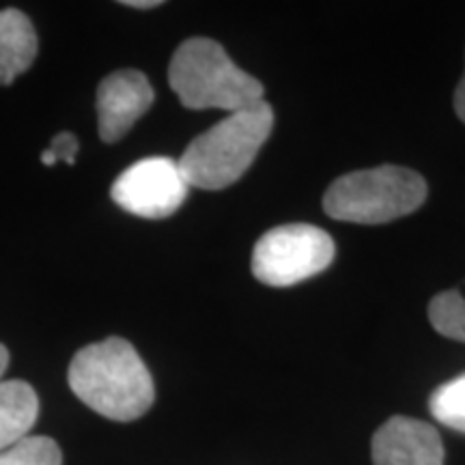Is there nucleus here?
<instances>
[{"instance_id":"obj_1","label":"nucleus","mask_w":465,"mask_h":465,"mask_svg":"<svg viewBox=\"0 0 465 465\" xmlns=\"http://www.w3.org/2000/svg\"><path fill=\"white\" fill-rule=\"evenodd\" d=\"M75 397L116 422L144 416L155 401L153 380L132 342L110 336L80 349L67 373Z\"/></svg>"},{"instance_id":"obj_2","label":"nucleus","mask_w":465,"mask_h":465,"mask_svg":"<svg viewBox=\"0 0 465 465\" xmlns=\"http://www.w3.org/2000/svg\"><path fill=\"white\" fill-rule=\"evenodd\" d=\"M274 127V110L265 100L224 116L188 144L179 168L188 185L223 190L235 183L259 155Z\"/></svg>"},{"instance_id":"obj_3","label":"nucleus","mask_w":465,"mask_h":465,"mask_svg":"<svg viewBox=\"0 0 465 465\" xmlns=\"http://www.w3.org/2000/svg\"><path fill=\"white\" fill-rule=\"evenodd\" d=\"M168 84L190 110L220 108L226 113L263 102V84L235 65L213 39L194 37L174 50Z\"/></svg>"},{"instance_id":"obj_4","label":"nucleus","mask_w":465,"mask_h":465,"mask_svg":"<svg viewBox=\"0 0 465 465\" xmlns=\"http://www.w3.org/2000/svg\"><path fill=\"white\" fill-rule=\"evenodd\" d=\"M427 199V182L403 166L349 173L325 192L323 209L334 220L383 224L416 212Z\"/></svg>"},{"instance_id":"obj_5","label":"nucleus","mask_w":465,"mask_h":465,"mask_svg":"<svg viewBox=\"0 0 465 465\" xmlns=\"http://www.w3.org/2000/svg\"><path fill=\"white\" fill-rule=\"evenodd\" d=\"M334 259V242L312 224L267 231L252 252V274L267 287H291L319 274Z\"/></svg>"},{"instance_id":"obj_6","label":"nucleus","mask_w":465,"mask_h":465,"mask_svg":"<svg viewBox=\"0 0 465 465\" xmlns=\"http://www.w3.org/2000/svg\"><path fill=\"white\" fill-rule=\"evenodd\" d=\"M188 182L179 162L144 158L114 179L110 196L121 209L138 218H168L188 199Z\"/></svg>"},{"instance_id":"obj_7","label":"nucleus","mask_w":465,"mask_h":465,"mask_svg":"<svg viewBox=\"0 0 465 465\" xmlns=\"http://www.w3.org/2000/svg\"><path fill=\"white\" fill-rule=\"evenodd\" d=\"M153 102V86L143 72L119 69L106 75L97 86V125L102 141H121Z\"/></svg>"},{"instance_id":"obj_8","label":"nucleus","mask_w":465,"mask_h":465,"mask_svg":"<svg viewBox=\"0 0 465 465\" xmlns=\"http://www.w3.org/2000/svg\"><path fill=\"white\" fill-rule=\"evenodd\" d=\"M373 465H444L438 429L416 418L394 416L373 435Z\"/></svg>"},{"instance_id":"obj_9","label":"nucleus","mask_w":465,"mask_h":465,"mask_svg":"<svg viewBox=\"0 0 465 465\" xmlns=\"http://www.w3.org/2000/svg\"><path fill=\"white\" fill-rule=\"evenodd\" d=\"M37 33L20 9L0 11V86L31 69L37 56Z\"/></svg>"},{"instance_id":"obj_10","label":"nucleus","mask_w":465,"mask_h":465,"mask_svg":"<svg viewBox=\"0 0 465 465\" xmlns=\"http://www.w3.org/2000/svg\"><path fill=\"white\" fill-rule=\"evenodd\" d=\"M39 414V399L26 381H0V450L28 438Z\"/></svg>"},{"instance_id":"obj_11","label":"nucleus","mask_w":465,"mask_h":465,"mask_svg":"<svg viewBox=\"0 0 465 465\" xmlns=\"http://www.w3.org/2000/svg\"><path fill=\"white\" fill-rule=\"evenodd\" d=\"M429 319L440 334L465 342V295L459 291H444L429 304Z\"/></svg>"},{"instance_id":"obj_12","label":"nucleus","mask_w":465,"mask_h":465,"mask_svg":"<svg viewBox=\"0 0 465 465\" xmlns=\"http://www.w3.org/2000/svg\"><path fill=\"white\" fill-rule=\"evenodd\" d=\"M0 465H63V452L54 440L28 435L7 450H0Z\"/></svg>"},{"instance_id":"obj_13","label":"nucleus","mask_w":465,"mask_h":465,"mask_svg":"<svg viewBox=\"0 0 465 465\" xmlns=\"http://www.w3.org/2000/svg\"><path fill=\"white\" fill-rule=\"evenodd\" d=\"M431 414L438 422L465 433V373L433 392Z\"/></svg>"},{"instance_id":"obj_14","label":"nucleus","mask_w":465,"mask_h":465,"mask_svg":"<svg viewBox=\"0 0 465 465\" xmlns=\"http://www.w3.org/2000/svg\"><path fill=\"white\" fill-rule=\"evenodd\" d=\"M78 138L72 132H61L56 134L54 141L50 143V147L42 153V164L44 166H54L56 162H67L74 164L75 155H78Z\"/></svg>"},{"instance_id":"obj_15","label":"nucleus","mask_w":465,"mask_h":465,"mask_svg":"<svg viewBox=\"0 0 465 465\" xmlns=\"http://www.w3.org/2000/svg\"><path fill=\"white\" fill-rule=\"evenodd\" d=\"M455 110H457V116L465 124V74L461 78V83H459L457 91H455Z\"/></svg>"},{"instance_id":"obj_16","label":"nucleus","mask_w":465,"mask_h":465,"mask_svg":"<svg viewBox=\"0 0 465 465\" xmlns=\"http://www.w3.org/2000/svg\"><path fill=\"white\" fill-rule=\"evenodd\" d=\"M125 7H134V9H153V7H160L158 0H127L124 3Z\"/></svg>"},{"instance_id":"obj_17","label":"nucleus","mask_w":465,"mask_h":465,"mask_svg":"<svg viewBox=\"0 0 465 465\" xmlns=\"http://www.w3.org/2000/svg\"><path fill=\"white\" fill-rule=\"evenodd\" d=\"M7 364H9V351L7 347L0 345V377H3L5 371H7Z\"/></svg>"}]
</instances>
